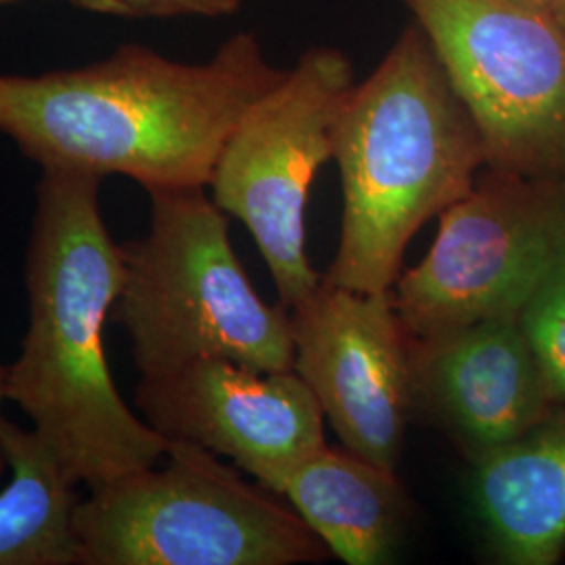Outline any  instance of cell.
<instances>
[{
    "instance_id": "obj_1",
    "label": "cell",
    "mask_w": 565,
    "mask_h": 565,
    "mask_svg": "<svg viewBox=\"0 0 565 565\" xmlns=\"http://www.w3.org/2000/svg\"><path fill=\"white\" fill-rule=\"evenodd\" d=\"M256 34L203 63L124 44L41 76L0 74V132L42 170L120 174L142 189H205L247 109L285 78Z\"/></svg>"
},
{
    "instance_id": "obj_2",
    "label": "cell",
    "mask_w": 565,
    "mask_h": 565,
    "mask_svg": "<svg viewBox=\"0 0 565 565\" xmlns=\"http://www.w3.org/2000/svg\"><path fill=\"white\" fill-rule=\"evenodd\" d=\"M102 181L42 170L25 256L28 331L7 369V401L86 488L153 467L170 448L121 398L105 359L124 258L103 221Z\"/></svg>"
},
{
    "instance_id": "obj_3",
    "label": "cell",
    "mask_w": 565,
    "mask_h": 565,
    "mask_svg": "<svg viewBox=\"0 0 565 565\" xmlns=\"http://www.w3.org/2000/svg\"><path fill=\"white\" fill-rule=\"evenodd\" d=\"M333 160L342 233L323 279L363 294L390 291L411 239L463 200L486 168L482 135L415 21L345 97Z\"/></svg>"
},
{
    "instance_id": "obj_4",
    "label": "cell",
    "mask_w": 565,
    "mask_h": 565,
    "mask_svg": "<svg viewBox=\"0 0 565 565\" xmlns=\"http://www.w3.org/2000/svg\"><path fill=\"white\" fill-rule=\"evenodd\" d=\"M147 195L149 228L121 243L124 281L111 310L141 377L200 359L291 371L289 310L258 296L231 245L228 214L200 186Z\"/></svg>"
},
{
    "instance_id": "obj_5",
    "label": "cell",
    "mask_w": 565,
    "mask_h": 565,
    "mask_svg": "<svg viewBox=\"0 0 565 565\" xmlns=\"http://www.w3.org/2000/svg\"><path fill=\"white\" fill-rule=\"evenodd\" d=\"M74 515L81 565H306L331 551L281 497L218 455L170 443L145 467L88 488Z\"/></svg>"
},
{
    "instance_id": "obj_6",
    "label": "cell",
    "mask_w": 565,
    "mask_h": 565,
    "mask_svg": "<svg viewBox=\"0 0 565 565\" xmlns=\"http://www.w3.org/2000/svg\"><path fill=\"white\" fill-rule=\"evenodd\" d=\"M476 121L486 168L565 184V30L515 0H403Z\"/></svg>"
},
{
    "instance_id": "obj_7",
    "label": "cell",
    "mask_w": 565,
    "mask_h": 565,
    "mask_svg": "<svg viewBox=\"0 0 565 565\" xmlns=\"http://www.w3.org/2000/svg\"><path fill=\"white\" fill-rule=\"evenodd\" d=\"M354 86L335 46H310L243 116L210 181L212 200L252 233L287 310L319 287L306 252V205L333 160V128Z\"/></svg>"
},
{
    "instance_id": "obj_8",
    "label": "cell",
    "mask_w": 565,
    "mask_h": 565,
    "mask_svg": "<svg viewBox=\"0 0 565 565\" xmlns=\"http://www.w3.org/2000/svg\"><path fill=\"white\" fill-rule=\"evenodd\" d=\"M565 252V184L484 168L440 214L424 260L401 273L394 303L413 340L520 315Z\"/></svg>"
},
{
    "instance_id": "obj_9",
    "label": "cell",
    "mask_w": 565,
    "mask_h": 565,
    "mask_svg": "<svg viewBox=\"0 0 565 565\" xmlns=\"http://www.w3.org/2000/svg\"><path fill=\"white\" fill-rule=\"evenodd\" d=\"M289 317L294 371L342 445L396 469L417 411L411 335L392 289L363 294L323 279Z\"/></svg>"
},
{
    "instance_id": "obj_10",
    "label": "cell",
    "mask_w": 565,
    "mask_h": 565,
    "mask_svg": "<svg viewBox=\"0 0 565 565\" xmlns=\"http://www.w3.org/2000/svg\"><path fill=\"white\" fill-rule=\"evenodd\" d=\"M135 404L166 440L226 457L277 494L289 471L327 445L323 411L294 369L200 359L141 377Z\"/></svg>"
},
{
    "instance_id": "obj_11",
    "label": "cell",
    "mask_w": 565,
    "mask_h": 565,
    "mask_svg": "<svg viewBox=\"0 0 565 565\" xmlns=\"http://www.w3.org/2000/svg\"><path fill=\"white\" fill-rule=\"evenodd\" d=\"M415 411L476 463L541 424L557 406L520 315L431 340L411 338Z\"/></svg>"
},
{
    "instance_id": "obj_12",
    "label": "cell",
    "mask_w": 565,
    "mask_h": 565,
    "mask_svg": "<svg viewBox=\"0 0 565 565\" xmlns=\"http://www.w3.org/2000/svg\"><path fill=\"white\" fill-rule=\"evenodd\" d=\"M473 465V497L497 564L555 565L565 553V406Z\"/></svg>"
},
{
    "instance_id": "obj_13",
    "label": "cell",
    "mask_w": 565,
    "mask_h": 565,
    "mask_svg": "<svg viewBox=\"0 0 565 565\" xmlns=\"http://www.w3.org/2000/svg\"><path fill=\"white\" fill-rule=\"evenodd\" d=\"M279 497L348 565L387 564L413 518L396 469L345 446L324 445L303 459L282 480Z\"/></svg>"
},
{
    "instance_id": "obj_14",
    "label": "cell",
    "mask_w": 565,
    "mask_h": 565,
    "mask_svg": "<svg viewBox=\"0 0 565 565\" xmlns=\"http://www.w3.org/2000/svg\"><path fill=\"white\" fill-rule=\"evenodd\" d=\"M0 443L11 471L0 490V565H81V484L34 429L2 417Z\"/></svg>"
},
{
    "instance_id": "obj_15",
    "label": "cell",
    "mask_w": 565,
    "mask_h": 565,
    "mask_svg": "<svg viewBox=\"0 0 565 565\" xmlns=\"http://www.w3.org/2000/svg\"><path fill=\"white\" fill-rule=\"evenodd\" d=\"M522 324L545 369L553 401L565 406V252L525 303Z\"/></svg>"
},
{
    "instance_id": "obj_16",
    "label": "cell",
    "mask_w": 565,
    "mask_h": 565,
    "mask_svg": "<svg viewBox=\"0 0 565 565\" xmlns=\"http://www.w3.org/2000/svg\"><path fill=\"white\" fill-rule=\"evenodd\" d=\"M70 4L114 18H223L235 13L243 0H67Z\"/></svg>"
},
{
    "instance_id": "obj_17",
    "label": "cell",
    "mask_w": 565,
    "mask_h": 565,
    "mask_svg": "<svg viewBox=\"0 0 565 565\" xmlns=\"http://www.w3.org/2000/svg\"><path fill=\"white\" fill-rule=\"evenodd\" d=\"M7 401V366L0 364V406ZM2 419V415H0ZM9 471V463H7V457H4V450H2V443H0V478Z\"/></svg>"
},
{
    "instance_id": "obj_18",
    "label": "cell",
    "mask_w": 565,
    "mask_h": 565,
    "mask_svg": "<svg viewBox=\"0 0 565 565\" xmlns=\"http://www.w3.org/2000/svg\"><path fill=\"white\" fill-rule=\"evenodd\" d=\"M548 13H551L553 20L557 21L565 30V0H551Z\"/></svg>"
},
{
    "instance_id": "obj_19",
    "label": "cell",
    "mask_w": 565,
    "mask_h": 565,
    "mask_svg": "<svg viewBox=\"0 0 565 565\" xmlns=\"http://www.w3.org/2000/svg\"><path fill=\"white\" fill-rule=\"evenodd\" d=\"M515 2H524V4L536 7V9H545V11H548V4H551V0H515Z\"/></svg>"
},
{
    "instance_id": "obj_20",
    "label": "cell",
    "mask_w": 565,
    "mask_h": 565,
    "mask_svg": "<svg viewBox=\"0 0 565 565\" xmlns=\"http://www.w3.org/2000/svg\"><path fill=\"white\" fill-rule=\"evenodd\" d=\"M13 2H21V0H0V7H4V4H13Z\"/></svg>"
}]
</instances>
